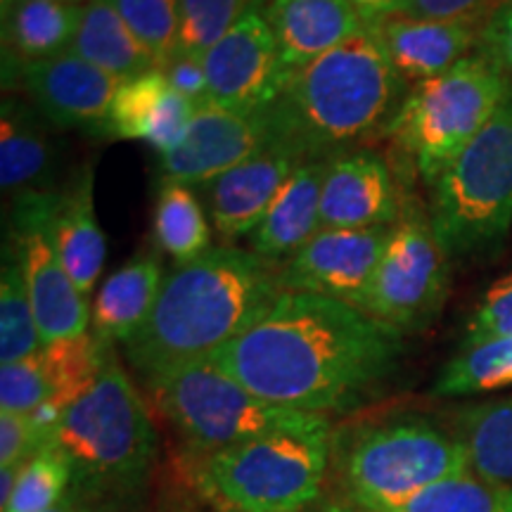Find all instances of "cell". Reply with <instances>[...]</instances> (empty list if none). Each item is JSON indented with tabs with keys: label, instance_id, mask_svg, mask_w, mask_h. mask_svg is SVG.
<instances>
[{
	"label": "cell",
	"instance_id": "1",
	"mask_svg": "<svg viewBox=\"0 0 512 512\" xmlns=\"http://www.w3.org/2000/svg\"><path fill=\"white\" fill-rule=\"evenodd\" d=\"M406 358V335L358 306L280 292L252 328L209 356L275 406L347 415L380 399Z\"/></svg>",
	"mask_w": 512,
	"mask_h": 512
},
{
	"label": "cell",
	"instance_id": "2",
	"mask_svg": "<svg viewBox=\"0 0 512 512\" xmlns=\"http://www.w3.org/2000/svg\"><path fill=\"white\" fill-rule=\"evenodd\" d=\"M278 268L252 249L211 247L164 275L150 318L124 344L143 382L216 354L252 328L278 294Z\"/></svg>",
	"mask_w": 512,
	"mask_h": 512
},
{
	"label": "cell",
	"instance_id": "3",
	"mask_svg": "<svg viewBox=\"0 0 512 512\" xmlns=\"http://www.w3.org/2000/svg\"><path fill=\"white\" fill-rule=\"evenodd\" d=\"M370 27L297 72L273 102V145L328 159L387 136L408 93Z\"/></svg>",
	"mask_w": 512,
	"mask_h": 512
},
{
	"label": "cell",
	"instance_id": "4",
	"mask_svg": "<svg viewBox=\"0 0 512 512\" xmlns=\"http://www.w3.org/2000/svg\"><path fill=\"white\" fill-rule=\"evenodd\" d=\"M53 444L74 470L72 489L100 512L138 501L159 456L155 422L138 387L110 351L91 387L57 422Z\"/></svg>",
	"mask_w": 512,
	"mask_h": 512
},
{
	"label": "cell",
	"instance_id": "5",
	"mask_svg": "<svg viewBox=\"0 0 512 512\" xmlns=\"http://www.w3.org/2000/svg\"><path fill=\"white\" fill-rule=\"evenodd\" d=\"M467 470L458 437L422 415H382L332 427L330 472L349 510L384 512Z\"/></svg>",
	"mask_w": 512,
	"mask_h": 512
},
{
	"label": "cell",
	"instance_id": "6",
	"mask_svg": "<svg viewBox=\"0 0 512 512\" xmlns=\"http://www.w3.org/2000/svg\"><path fill=\"white\" fill-rule=\"evenodd\" d=\"M330 418L185 458V472L214 512H304L330 472Z\"/></svg>",
	"mask_w": 512,
	"mask_h": 512
},
{
	"label": "cell",
	"instance_id": "7",
	"mask_svg": "<svg viewBox=\"0 0 512 512\" xmlns=\"http://www.w3.org/2000/svg\"><path fill=\"white\" fill-rule=\"evenodd\" d=\"M512 100V81L482 53L408 88L387 138L432 188L448 164Z\"/></svg>",
	"mask_w": 512,
	"mask_h": 512
},
{
	"label": "cell",
	"instance_id": "8",
	"mask_svg": "<svg viewBox=\"0 0 512 512\" xmlns=\"http://www.w3.org/2000/svg\"><path fill=\"white\" fill-rule=\"evenodd\" d=\"M427 214L451 259L489 256L512 228V100L446 166Z\"/></svg>",
	"mask_w": 512,
	"mask_h": 512
},
{
	"label": "cell",
	"instance_id": "9",
	"mask_svg": "<svg viewBox=\"0 0 512 512\" xmlns=\"http://www.w3.org/2000/svg\"><path fill=\"white\" fill-rule=\"evenodd\" d=\"M145 389L152 406L183 441L188 456H204L323 418L259 399L209 358L152 377Z\"/></svg>",
	"mask_w": 512,
	"mask_h": 512
},
{
	"label": "cell",
	"instance_id": "10",
	"mask_svg": "<svg viewBox=\"0 0 512 512\" xmlns=\"http://www.w3.org/2000/svg\"><path fill=\"white\" fill-rule=\"evenodd\" d=\"M448 283L451 256L434 235L427 207L418 197H406L361 309L413 335L439 318Z\"/></svg>",
	"mask_w": 512,
	"mask_h": 512
},
{
	"label": "cell",
	"instance_id": "11",
	"mask_svg": "<svg viewBox=\"0 0 512 512\" xmlns=\"http://www.w3.org/2000/svg\"><path fill=\"white\" fill-rule=\"evenodd\" d=\"M57 197L55 190L15 192L5 238L22 266L43 344L86 335L93 311L57 252Z\"/></svg>",
	"mask_w": 512,
	"mask_h": 512
},
{
	"label": "cell",
	"instance_id": "12",
	"mask_svg": "<svg viewBox=\"0 0 512 512\" xmlns=\"http://www.w3.org/2000/svg\"><path fill=\"white\" fill-rule=\"evenodd\" d=\"M211 107L254 112L271 107L292 76L266 19V0H256L240 22L202 57ZM204 105V107H207Z\"/></svg>",
	"mask_w": 512,
	"mask_h": 512
},
{
	"label": "cell",
	"instance_id": "13",
	"mask_svg": "<svg viewBox=\"0 0 512 512\" xmlns=\"http://www.w3.org/2000/svg\"><path fill=\"white\" fill-rule=\"evenodd\" d=\"M392 226L320 228L278 268L283 292H309L361 309L380 266Z\"/></svg>",
	"mask_w": 512,
	"mask_h": 512
},
{
	"label": "cell",
	"instance_id": "14",
	"mask_svg": "<svg viewBox=\"0 0 512 512\" xmlns=\"http://www.w3.org/2000/svg\"><path fill=\"white\" fill-rule=\"evenodd\" d=\"M273 145L271 110L200 107L181 143L157 157L159 183L207 185Z\"/></svg>",
	"mask_w": 512,
	"mask_h": 512
},
{
	"label": "cell",
	"instance_id": "15",
	"mask_svg": "<svg viewBox=\"0 0 512 512\" xmlns=\"http://www.w3.org/2000/svg\"><path fill=\"white\" fill-rule=\"evenodd\" d=\"M22 88L41 117L60 128H81L105 136L112 102L124 79L95 67L72 50L22 64L12 83Z\"/></svg>",
	"mask_w": 512,
	"mask_h": 512
},
{
	"label": "cell",
	"instance_id": "16",
	"mask_svg": "<svg viewBox=\"0 0 512 512\" xmlns=\"http://www.w3.org/2000/svg\"><path fill=\"white\" fill-rule=\"evenodd\" d=\"M406 192L380 152L332 157L320 192V228H382L399 221Z\"/></svg>",
	"mask_w": 512,
	"mask_h": 512
},
{
	"label": "cell",
	"instance_id": "17",
	"mask_svg": "<svg viewBox=\"0 0 512 512\" xmlns=\"http://www.w3.org/2000/svg\"><path fill=\"white\" fill-rule=\"evenodd\" d=\"M302 162V157L285 147L271 145L202 185L207 190V214L216 235L226 245L249 238L278 197L280 188Z\"/></svg>",
	"mask_w": 512,
	"mask_h": 512
},
{
	"label": "cell",
	"instance_id": "18",
	"mask_svg": "<svg viewBox=\"0 0 512 512\" xmlns=\"http://www.w3.org/2000/svg\"><path fill=\"white\" fill-rule=\"evenodd\" d=\"M368 27L380 38L384 53L401 79L415 86L477 53L482 22L392 15Z\"/></svg>",
	"mask_w": 512,
	"mask_h": 512
},
{
	"label": "cell",
	"instance_id": "19",
	"mask_svg": "<svg viewBox=\"0 0 512 512\" xmlns=\"http://www.w3.org/2000/svg\"><path fill=\"white\" fill-rule=\"evenodd\" d=\"M266 19L290 76L368 27L354 0H266Z\"/></svg>",
	"mask_w": 512,
	"mask_h": 512
},
{
	"label": "cell",
	"instance_id": "20",
	"mask_svg": "<svg viewBox=\"0 0 512 512\" xmlns=\"http://www.w3.org/2000/svg\"><path fill=\"white\" fill-rule=\"evenodd\" d=\"M330 162V159H328ZM328 162L304 159L280 188L266 216L247 238V249L283 266L320 230V192Z\"/></svg>",
	"mask_w": 512,
	"mask_h": 512
},
{
	"label": "cell",
	"instance_id": "21",
	"mask_svg": "<svg viewBox=\"0 0 512 512\" xmlns=\"http://www.w3.org/2000/svg\"><path fill=\"white\" fill-rule=\"evenodd\" d=\"M162 259L140 252L117 268L100 287L91 311V332L102 344H124L143 328L164 283Z\"/></svg>",
	"mask_w": 512,
	"mask_h": 512
},
{
	"label": "cell",
	"instance_id": "22",
	"mask_svg": "<svg viewBox=\"0 0 512 512\" xmlns=\"http://www.w3.org/2000/svg\"><path fill=\"white\" fill-rule=\"evenodd\" d=\"M93 181V164H83L60 192L55 209L57 252L83 297H91L107 256V240L95 214Z\"/></svg>",
	"mask_w": 512,
	"mask_h": 512
},
{
	"label": "cell",
	"instance_id": "23",
	"mask_svg": "<svg viewBox=\"0 0 512 512\" xmlns=\"http://www.w3.org/2000/svg\"><path fill=\"white\" fill-rule=\"evenodd\" d=\"M81 5L55 0H3V67L15 79L22 64L48 60L72 48Z\"/></svg>",
	"mask_w": 512,
	"mask_h": 512
},
{
	"label": "cell",
	"instance_id": "24",
	"mask_svg": "<svg viewBox=\"0 0 512 512\" xmlns=\"http://www.w3.org/2000/svg\"><path fill=\"white\" fill-rule=\"evenodd\" d=\"M50 171H53V147L41 124V112L17 98H5L0 110L3 190H48Z\"/></svg>",
	"mask_w": 512,
	"mask_h": 512
},
{
	"label": "cell",
	"instance_id": "25",
	"mask_svg": "<svg viewBox=\"0 0 512 512\" xmlns=\"http://www.w3.org/2000/svg\"><path fill=\"white\" fill-rule=\"evenodd\" d=\"M69 50L124 81L159 69L110 0H88L83 5L81 27Z\"/></svg>",
	"mask_w": 512,
	"mask_h": 512
},
{
	"label": "cell",
	"instance_id": "26",
	"mask_svg": "<svg viewBox=\"0 0 512 512\" xmlns=\"http://www.w3.org/2000/svg\"><path fill=\"white\" fill-rule=\"evenodd\" d=\"M456 437L475 475L512 486V396L463 408Z\"/></svg>",
	"mask_w": 512,
	"mask_h": 512
},
{
	"label": "cell",
	"instance_id": "27",
	"mask_svg": "<svg viewBox=\"0 0 512 512\" xmlns=\"http://www.w3.org/2000/svg\"><path fill=\"white\" fill-rule=\"evenodd\" d=\"M155 240L174 266L195 261L211 247V221L190 185L162 183L152 216Z\"/></svg>",
	"mask_w": 512,
	"mask_h": 512
},
{
	"label": "cell",
	"instance_id": "28",
	"mask_svg": "<svg viewBox=\"0 0 512 512\" xmlns=\"http://www.w3.org/2000/svg\"><path fill=\"white\" fill-rule=\"evenodd\" d=\"M512 387V335L463 347L441 368L437 396H470Z\"/></svg>",
	"mask_w": 512,
	"mask_h": 512
},
{
	"label": "cell",
	"instance_id": "29",
	"mask_svg": "<svg viewBox=\"0 0 512 512\" xmlns=\"http://www.w3.org/2000/svg\"><path fill=\"white\" fill-rule=\"evenodd\" d=\"M34 306H31L27 283L15 249L3 242V271H0V363H15L41 351Z\"/></svg>",
	"mask_w": 512,
	"mask_h": 512
},
{
	"label": "cell",
	"instance_id": "30",
	"mask_svg": "<svg viewBox=\"0 0 512 512\" xmlns=\"http://www.w3.org/2000/svg\"><path fill=\"white\" fill-rule=\"evenodd\" d=\"M384 512H512V486L463 472L425 486Z\"/></svg>",
	"mask_w": 512,
	"mask_h": 512
},
{
	"label": "cell",
	"instance_id": "31",
	"mask_svg": "<svg viewBox=\"0 0 512 512\" xmlns=\"http://www.w3.org/2000/svg\"><path fill=\"white\" fill-rule=\"evenodd\" d=\"M72 484V463L60 448L50 444L22 465L15 491L0 512H46L67 496Z\"/></svg>",
	"mask_w": 512,
	"mask_h": 512
},
{
	"label": "cell",
	"instance_id": "32",
	"mask_svg": "<svg viewBox=\"0 0 512 512\" xmlns=\"http://www.w3.org/2000/svg\"><path fill=\"white\" fill-rule=\"evenodd\" d=\"M169 88V81L159 69L126 81L112 102L110 121H107L105 131L107 136L126 140L150 138Z\"/></svg>",
	"mask_w": 512,
	"mask_h": 512
},
{
	"label": "cell",
	"instance_id": "33",
	"mask_svg": "<svg viewBox=\"0 0 512 512\" xmlns=\"http://www.w3.org/2000/svg\"><path fill=\"white\" fill-rule=\"evenodd\" d=\"M133 36L155 57L157 67L174 60L181 50V15L178 0H110Z\"/></svg>",
	"mask_w": 512,
	"mask_h": 512
},
{
	"label": "cell",
	"instance_id": "34",
	"mask_svg": "<svg viewBox=\"0 0 512 512\" xmlns=\"http://www.w3.org/2000/svg\"><path fill=\"white\" fill-rule=\"evenodd\" d=\"M254 3L256 0H178V15H181L178 53L204 57Z\"/></svg>",
	"mask_w": 512,
	"mask_h": 512
},
{
	"label": "cell",
	"instance_id": "35",
	"mask_svg": "<svg viewBox=\"0 0 512 512\" xmlns=\"http://www.w3.org/2000/svg\"><path fill=\"white\" fill-rule=\"evenodd\" d=\"M53 394V377H50L43 349L22 361L0 366V411L3 413L31 415L53 399Z\"/></svg>",
	"mask_w": 512,
	"mask_h": 512
},
{
	"label": "cell",
	"instance_id": "36",
	"mask_svg": "<svg viewBox=\"0 0 512 512\" xmlns=\"http://www.w3.org/2000/svg\"><path fill=\"white\" fill-rule=\"evenodd\" d=\"M512 335V271L486 290L463 335V347Z\"/></svg>",
	"mask_w": 512,
	"mask_h": 512
},
{
	"label": "cell",
	"instance_id": "37",
	"mask_svg": "<svg viewBox=\"0 0 512 512\" xmlns=\"http://www.w3.org/2000/svg\"><path fill=\"white\" fill-rule=\"evenodd\" d=\"M53 444L31 415L0 411V467L24 465Z\"/></svg>",
	"mask_w": 512,
	"mask_h": 512
},
{
	"label": "cell",
	"instance_id": "38",
	"mask_svg": "<svg viewBox=\"0 0 512 512\" xmlns=\"http://www.w3.org/2000/svg\"><path fill=\"white\" fill-rule=\"evenodd\" d=\"M477 53L496 64L512 81V0H501L479 29Z\"/></svg>",
	"mask_w": 512,
	"mask_h": 512
},
{
	"label": "cell",
	"instance_id": "39",
	"mask_svg": "<svg viewBox=\"0 0 512 512\" xmlns=\"http://www.w3.org/2000/svg\"><path fill=\"white\" fill-rule=\"evenodd\" d=\"M169 81V86L188 98L192 105L200 110L207 105L209 91H207V72H204L202 57H192L185 53H178L174 60H169L159 69Z\"/></svg>",
	"mask_w": 512,
	"mask_h": 512
},
{
	"label": "cell",
	"instance_id": "40",
	"mask_svg": "<svg viewBox=\"0 0 512 512\" xmlns=\"http://www.w3.org/2000/svg\"><path fill=\"white\" fill-rule=\"evenodd\" d=\"M501 0H408L401 15L420 19H475L484 22L486 15Z\"/></svg>",
	"mask_w": 512,
	"mask_h": 512
},
{
	"label": "cell",
	"instance_id": "41",
	"mask_svg": "<svg viewBox=\"0 0 512 512\" xmlns=\"http://www.w3.org/2000/svg\"><path fill=\"white\" fill-rule=\"evenodd\" d=\"M408 0H354V5L361 12V17L366 19V24H375L384 17L401 15L406 10Z\"/></svg>",
	"mask_w": 512,
	"mask_h": 512
},
{
	"label": "cell",
	"instance_id": "42",
	"mask_svg": "<svg viewBox=\"0 0 512 512\" xmlns=\"http://www.w3.org/2000/svg\"><path fill=\"white\" fill-rule=\"evenodd\" d=\"M46 512H100V510L95 508L86 496L79 494V491L69 489L67 496H64L60 503H55L53 508H48Z\"/></svg>",
	"mask_w": 512,
	"mask_h": 512
},
{
	"label": "cell",
	"instance_id": "43",
	"mask_svg": "<svg viewBox=\"0 0 512 512\" xmlns=\"http://www.w3.org/2000/svg\"><path fill=\"white\" fill-rule=\"evenodd\" d=\"M0 508H3L5 503L10 501L12 491H15V484H17V477L19 472H22V465H15V467H0Z\"/></svg>",
	"mask_w": 512,
	"mask_h": 512
},
{
	"label": "cell",
	"instance_id": "44",
	"mask_svg": "<svg viewBox=\"0 0 512 512\" xmlns=\"http://www.w3.org/2000/svg\"><path fill=\"white\" fill-rule=\"evenodd\" d=\"M55 3H69V5H79L83 0H55Z\"/></svg>",
	"mask_w": 512,
	"mask_h": 512
},
{
	"label": "cell",
	"instance_id": "45",
	"mask_svg": "<svg viewBox=\"0 0 512 512\" xmlns=\"http://www.w3.org/2000/svg\"><path fill=\"white\" fill-rule=\"evenodd\" d=\"M342 512H356V510H349V508H344V510H342Z\"/></svg>",
	"mask_w": 512,
	"mask_h": 512
}]
</instances>
